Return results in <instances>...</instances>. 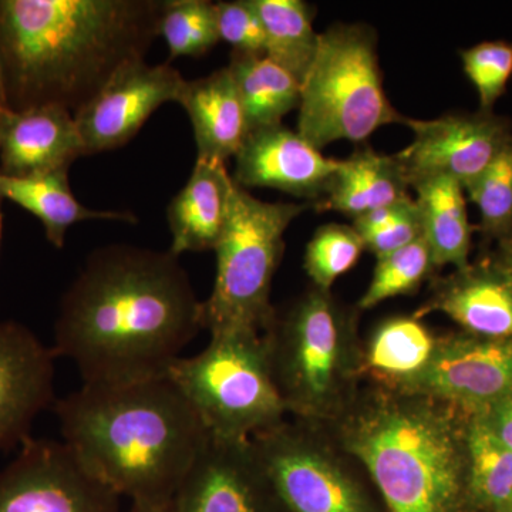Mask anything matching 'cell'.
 Returning <instances> with one entry per match:
<instances>
[{
	"instance_id": "5bb4252c",
	"label": "cell",
	"mask_w": 512,
	"mask_h": 512,
	"mask_svg": "<svg viewBox=\"0 0 512 512\" xmlns=\"http://www.w3.org/2000/svg\"><path fill=\"white\" fill-rule=\"evenodd\" d=\"M175 512H286L254 444L208 440L174 500Z\"/></svg>"
},
{
	"instance_id": "277c9868",
	"label": "cell",
	"mask_w": 512,
	"mask_h": 512,
	"mask_svg": "<svg viewBox=\"0 0 512 512\" xmlns=\"http://www.w3.org/2000/svg\"><path fill=\"white\" fill-rule=\"evenodd\" d=\"M467 417L433 397L373 383L328 427L389 512H463Z\"/></svg>"
},
{
	"instance_id": "ac0fdd59",
	"label": "cell",
	"mask_w": 512,
	"mask_h": 512,
	"mask_svg": "<svg viewBox=\"0 0 512 512\" xmlns=\"http://www.w3.org/2000/svg\"><path fill=\"white\" fill-rule=\"evenodd\" d=\"M86 147L76 119L57 106L0 114V174L33 177L70 170Z\"/></svg>"
},
{
	"instance_id": "30bf717a",
	"label": "cell",
	"mask_w": 512,
	"mask_h": 512,
	"mask_svg": "<svg viewBox=\"0 0 512 512\" xmlns=\"http://www.w3.org/2000/svg\"><path fill=\"white\" fill-rule=\"evenodd\" d=\"M120 498L63 441L29 437L0 470V512H121Z\"/></svg>"
},
{
	"instance_id": "52a82bcc",
	"label": "cell",
	"mask_w": 512,
	"mask_h": 512,
	"mask_svg": "<svg viewBox=\"0 0 512 512\" xmlns=\"http://www.w3.org/2000/svg\"><path fill=\"white\" fill-rule=\"evenodd\" d=\"M298 110L296 131L319 150L340 140L365 143L379 128L404 123L384 92L375 30L336 23L320 33Z\"/></svg>"
},
{
	"instance_id": "8992f818",
	"label": "cell",
	"mask_w": 512,
	"mask_h": 512,
	"mask_svg": "<svg viewBox=\"0 0 512 512\" xmlns=\"http://www.w3.org/2000/svg\"><path fill=\"white\" fill-rule=\"evenodd\" d=\"M305 204L258 200L234 181L224 231L214 251L217 274L201 303L202 329L264 333L275 315L272 282L285 251V232Z\"/></svg>"
},
{
	"instance_id": "d6a6232c",
	"label": "cell",
	"mask_w": 512,
	"mask_h": 512,
	"mask_svg": "<svg viewBox=\"0 0 512 512\" xmlns=\"http://www.w3.org/2000/svg\"><path fill=\"white\" fill-rule=\"evenodd\" d=\"M218 33L234 52L265 55V29L254 0L215 3Z\"/></svg>"
},
{
	"instance_id": "4316f807",
	"label": "cell",
	"mask_w": 512,
	"mask_h": 512,
	"mask_svg": "<svg viewBox=\"0 0 512 512\" xmlns=\"http://www.w3.org/2000/svg\"><path fill=\"white\" fill-rule=\"evenodd\" d=\"M264 23L265 55L303 83L318 53L315 12L303 0H254Z\"/></svg>"
},
{
	"instance_id": "83f0119b",
	"label": "cell",
	"mask_w": 512,
	"mask_h": 512,
	"mask_svg": "<svg viewBox=\"0 0 512 512\" xmlns=\"http://www.w3.org/2000/svg\"><path fill=\"white\" fill-rule=\"evenodd\" d=\"M170 60L200 57L221 42L217 8L208 0H165L158 23Z\"/></svg>"
},
{
	"instance_id": "e0dca14e",
	"label": "cell",
	"mask_w": 512,
	"mask_h": 512,
	"mask_svg": "<svg viewBox=\"0 0 512 512\" xmlns=\"http://www.w3.org/2000/svg\"><path fill=\"white\" fill-rule=\"evenodd\" d=\"M440 312L461 332L483 338H512V278L493 254L437 279L430 298L414 316Z\"/></svg>"
},
{
	"instance_id": "9a60e30c",
	"label": "cell",
	"mask_w": 512,
	"mask_h": 512,
	"mask_svg": "<svg viewBox=\"0 0 512 512\" xmlns=\"http://www.w3.org/2000/svg\"><path fill=\"white\" fill-rule=\"evenodd\" d=\"M52 348L15 320H0V453L28 440L36 417L55 403Z\"/></svg>"
},
{
	"instance_id": "8fae6325",
	"label": "cell",
	"mask_w": 512,
	"mask_h": 512,
	"mask_svg": "<svg viewBox=\"0 0 512 512\" xmlns=\"http://www.w3.org/2000/svg\"><path fill=\"white\" fill-rule=\"evenodd\" d=\"M413 141L397 153L410 188L416 181L447 177L466 188L512 140V123L494 111L446 114L433 120L404 119Z\"/></svg>"
},
{
	"instance_id": "7a4b0ae2",
	"label": "cell",
	"mask_w": 512,
	"mask_h": 512,
	"mask_svg": "<svg viewBox=\"0 0 512 512\" xmlns=\"http://www.w3.org/2000/svg\"><path fill=\"white\" fill-rule=\"evenodd\" d=\"M161 0H0V56L10 110L76 114L121 67L146 59Z\"/></svg>"
},
{
	"instance_id": "2e32d148",
	"label": "cell",
	"mask_w": 512,
	"mask_h": 512,
	"mask_svg": "<svg viewBox=\"0 0 512 512\" xmlns=\"http://www.w3.org/2000/svg\"><path fill=\"white\" fill-rule=\"evenodd\" d=\"M339 161L320 153L284 124L251 131L235 156V183L271 188L319 202L326 195Z\"/></svg>"
},
{
	"instance_id": "5b68a950",
	"label": "cell",
	"mask_w": 512,
	"mask_h": 512,
	"mask_svg": "<svg viewBox=\"0 0 512 512\" xmlns=\"http://www.w3.org/2000/svg\"><path fill=\"white\" fill-rule=\"evenodd\" d=\"M262 335L286 412L312 426L335 423L363 377L356 313L313 286L285 312L275 311Z\"/></svg>"
},
{
	"instance_id": "e575fe53",
	"label": "cell",
	"mask_w": 512,
	"mask_h": 512,
	"mask_svg": "<svg viewBox=\"0 0 512 512\" xmlns=\"http://www.w3.org/2000/svg\"><path fill=\"white\" fill-rule=\"evenodd\" d=\"M478 414H483L495 436L512 451V390L490 409Z\"/></svg>"
},
{
	"instance_id": "74e56055",
	"label": "cell",
	"mask_w": 512,
	"mask_h": 512,
	"mask_svg": "<svg viewBox=\"0 0 512 512\" xmlns=\"http://www.w3.org/2000/svg\"><path fill=\"white\" fill-rule=\"evenodd\" d=\"M9 110L8 94H6L5 69H3L2 56H0V114Z\"/></svg>"
},
{
	"instance_id": "d4e9b609",
	"label": "cell",
	"mask_w": 512,
	"mask_h": 512,
	"mask_svg": "<svg viewBox=\"0 0 512 512\" xmlns=\"http://www.w3.org/2000/svg\"><path fill=\"white\" fill-rule=\"evenodd\" d=\"M241 97L248 133L282 124L301 104L302 84L266 55L232 52L228 63Z\"/></svg>"
},
{
	"instance_id": "3957f363",
	"label": "cell",
	"mask_w": 512,
	"mask_h": 512,
	"mask_svg": "<svg viewBox=\"0 0 512 512\" xmlns=\"http://www.w3.org/2000/svg\"><path fill=\"white\" fill-rule=\"evenodd\" d=\"M63 443L94 477L131 503H167L210 436L168 376L82 384L57 400Z\"/></svg>"
},
{
	"instance_id": "7c38bea8",
	"label": "cell",
	"mask_w": 512,
	"mask_h": 512,
	"mask_svg": "<svg viewBox=\"0 0 512 512\" xmlns=\"http://www.w3.org/2000/svg\"><path fill=\"white\" fill-rule=\"evenodd\" d=\"M187 80L170 63L136 60L121 67L92 101L74 114L86 156L116 150L137 136L151 114L178 103Z\"/></svg>"
},
{
	"instance_id": "44dd1931",
	"label": "cell",
	"mask_w": 512,
	"mask_h": 512,
	"mask_svg": "<svg viewBox=\"0 0 512 512\" xmlns=\"http://www.w3.org/2000/svg\"><path fill=\"white\" fill-rule=\"evenodd\" d=\"M409 180L396 154L387 156L362 147L339 161L320 210L340 212L353 221L370 212L392 207L407 198Z\"/></svg>"
},
{
	"instance_id": "f35d334b",
	"label": "cell",
	"mask_w": 512,
	"mask_h": 512,
	"mask_svg": "<svg viewBox=\"0 0 512 512\" xmlns=\"http://www.w3.org/2000/svg\"><path fill=\"white\" fill-rule=\"evenodd\" d=\"M3 198L0 197V247H2V232H3V212H2Z\"/></svg>"
},
{
	"instance_id": "d6986e66",
	"label": "cell",
	"mask_w": 512,
	"mask_h": 512,
	"mask_svg": "<svg viewBox=\"0 0 512 512\" xmlns=\"http://www.w3.org/2000/svg\"><path fill=\"white\" fill-rule=\"evenodd\" d=\"M232 185L227 165L195 161L187 184L168 205L171 254L214 251L227 222Z\"/></svg>"
},
{
	"instance_id": "d590c367",
	"label": "cell",
	"mask_w": 512,
	"mask_h": 512,
	"mask_svg": "<svg viewBox=\"0 0 512 512\" xmlns=\"http://www.w3.org/2000/svg\"><path fill=\"white\" fill-rule=\"evenodd\" d=\"M491 254L512 278V234L495 242V249Z\"/></svg>"
},
{
	"instance_id": "8d00e7d4",
	"label": "cell",
	"mask_w": 512,
	"mask_h": 512,
	"mask_svg": "<svg viewBox=\"0 0 512 512\" xmlns=\"http://www.w3.org/2000/svg\"><path fill=\"white\" fill-rule=\"evenodd\" d=\"M128 512H175L173 501L167 503H131Z\"/></svg>"
},
{
	"instance_id": "7402d4cb",
	"label": "cell",
	"mask_w": 512,
	"mask_h": 512,
	"mask_svg": "<svg viewBox=\"0 0 512 512\" xmlns=\"http://www.w3.org/2000/svg\"><path fill=\"white\" fill-rule=\"evenodd\" d=\"M439 339L417 316L383 320L363 345V377L379 386L406 390L429 369Z\"/></svg>"
},
{
	"instance_id": "ba28073f",
	"label": "cell",
	"mask_w": 512,
	"mask_h": 512,
	"mask_svg": "<svg viewBox=\"0 0 512 512\" xmlns=\"http://www.w3.org/2000/svg\"><path fill=\"white\" fill-rule=\"evenodd\" d=\"M168 377L214 440L251 441L288 416L262 333L211 335L207 348L194 356H181Z\"/></svg>"
},
{
	"instance_id": "4fadbf2b",
	"label": "cell",
	"mask_w": 512,
	"mask_h": 512,
	"mask_svg": "<svg viewBox=\"0 0 512 512\" xmlns=\"http://www.w3.org/2000/svg\"><path fill=\"white\" fill-rule=\"evenodd\" d=\"M512 390V338L466 332L440 336L429 369L406 390L433 397L467 416L484 413Z\"/></svg>"
},
{
	"instance_id": "4dcf8cb0",
	"label": "cell",
	"mask_w": 512,
	"mask_h": 512,
	"mask_svg": "<svg viewBox=\"0 0 512 512\" xmlns=\"http://www.w3.org/2000/svg\"><path fill=\"white\" fill-rule=\"evenodd\" d=\"M365 249L353 225H323L306 247L303 268L315 288L330 292L340 276L355 268Z\"/></svg>"
},
{
	"instance_id": "1f68e13d",
	"label": "cell",
	"mask_w": 512,
	"mask_h": 512,
	"mask_svg": "<svg viewBox=\"0 0 512 512\" xmlns=\"http://www.w3.org/2000/svg\"><path fill=\"white\" fill-rule=\"evenodd\" d=\"M467 79L473 84L480 109L494 111L512 79V40H488L460 50Z\"/></svg>"
},
{
	"instance_id": "f1b7e54d",
	"label": "cell",
	"mask_w": 512,
	"mask_h": 512,
	"mask_svg": "<svg viewBox=\"0 0 512 512\" xmlns=\"http://www.w3.org/2000/svg\"><path fill=\"white\" fill-rule=\"evenodd\" d=\"M437 269L433 252L421 237L399 251L376 259L372 281L357 306L365 311L387 299L412 295Z\"/></svg>"
},
{
	"instance_id": "6da1fadb",
	"label": "cell",
	"mask_w": 512,
	"mask_h": 512,
	"mask_svg": "<svg viewBox=\"0 0 512 512\" xmlns=\"http://www.w3.org/2000/svg\"><path fill=\"white\" fill-rule=\"evenodd\" d=\"M201 303L180 256L107 245L64 292L52 349L72 360L83 384L168 376L202 330Z\"/></svg>"
},
{
	"instance_id": "ffe728a7",
	"label": "cell",
	"mask_w": 512,
	"mask_h": 512,
	"mask_svg": "<svg viewBox=\"0 0 512 512\" xmlns=\"http://www.w3.org/2000/svg\"><path fill=\"white\" fill-rule=\"evenodd\" d=\"M178 103L190 117L197 160L227 165L248 136L241 97L227 66L185 83Z\"/></svg>"
},
{
	"instance_id": "603a6c76",
	"label": "cell",
	"mask_w": 512,
	"mask_h": 512,
	"mask_svg": "<svg viewBox=\"0 0 512 512\" xmlns=\"http://www.w3.org/2000/svg\"><path fill=\"white\" fill-rule=\"evenodd\" d=\"M0 197L36 217L45 229L47 241L59 249L64 247L67 231L79 222H137L130 211L92 210L80 204L70 187L69 170L22 178L0 174Z\"/></svg>"
},
{
	"instance_id": "f546056e",
	"label": "cell",
	"mask_w": 512,
	"mask_h": 512,
	"mask_svg": "<svg viewBox=\"0 0 512 512\" xmlns=\"http://www.w3.org/2000/svg\"><path fill=\"white\" fill-rule=\"evenodd\" d=\"M464 191L480 212L477 229L485 239L497 242L512 234V140Z\"/></svg>"
},
{
	"instance_id": "484cf974",
	"label": "cell",
	"mask_w": 512,
	"mask_h": 512,
	"mask_svg": "<svg viewBox=\"0 0 512 512\" xmlns=\"http://www.w3.org/2000/svg\"><path fill=\"white\" fill-rule=\"evenodd\" d=\"M467 497L471 507L512 512V451L483 414L467 417Z\"/></svg>"
},
{
	"instance_id": "cb8c5ba5",
	"label": "cell",
	"mask_w": 512,
	"mask_h": 512,
	"mask_svg": "<svg viewBox=\"0 0 512 512\" xmlns=\"http://www.w3.org/2000/svg\"><path fill=\"white\" fill-rule=\"evenodd\" d=\"M412 188L416 192L414 201L419 208L423 237L437 268H466L477 227L468 218L464 188L447 177L423 178Z\"/></svg>"
},
{
	"instance_id": "9c48e42d",
	"label": "cell",
	"mask_w": 512,
	"mask_h": 512,
	"mask_svg": "<svg viewBox=\"0 0 512 512\" xmlns=\"http://www.w3.org/2000/svg\"><path fill=\"white\" fill-rule=\"evenodd\" d=\"M319 426L284 423L252 439L286 512H375L348 461Z\"/></svg>"
},
{
	"instance_id": "836d02e7",
	"label": "cell",
	"mask_w": 512,
	"mask_h": 512,
	"mask_svg": "<svg viewBox=\"0 0 512 512\" xmlns=\"http://www.w3.org/2000/svg\"><path fill=\"white\" fill-rule=\"evenodd\" d=\"M423 237L419 208L413 197L404 201L399 214L386 228L362 238L367 251L377 258L399 251Z\"/></svg>"
}]
</instances>
